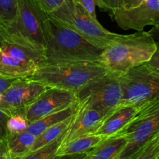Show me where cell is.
<instances>
[{"label": "cell", "instance_id": "cell-1", "mask_svg": "<svg viewBox=\"0 0 159 159\" xmlns=\"http://www.w3.org/2000/svg\"><path fill=\"white\" fill-rule=\"evenodd\" d=\"M45 40L43 65L75 61H97L102 49L47 14L43 20Z\"/></svg>", "mask_w": 159, "mask_h": 159}, {"label": "cell", "instance_id": "cell-2", "mask_svg": "<svg viewBox=\"0 0 159 159\" xmlns=\"http://www.w3.org/2000/svg\"><path fill=\"white\" fill-rule=\"evenodd\" d=\"M156 48V40L148 31H137L129 35L119 34L101 53L98 62L109 72L118 75L146 63Z\"/></svg>", "mask_w": 159, "mask_h": 159}, {"label": "cell", "instance_id": "cell-3", "mask_svg": "<svg viewBox=\"0 0 159 159\" xmlns=\"http://www.w3.org/2000/svg\"><path fill=\"white\" fill-rule=\"evenodd\" d=\"M47 12L33 0H18L16 17L5 22L6 43L16 44L35 54L43 63V20Z\"/></svg>", "mask_w": 159, "mask_h": 159}, {"label": "cell", "instance_id": "cell-4", "mask_svg": "<svg viewBox=\"0 0 159 159\" xmlns=\"http://www.w3.org/2000/svg\"><path fill=\"white\" fill-rule=\"evenodd\" d=\"M109 71L97 61H75L41 65L27 79L50 88L77 93L95 79Z\"/></svg>", "mask_w": 159, "mask_h": 159}, {"label": "cell", "instance_id": "cell-5", "mask_svg": "<svg viewBox=\"0 0 159 159\" xmlns=\"http://www.w3.org/2000/svg\"><path fill=\"white\" fill-rule=\"evenodd\" d=\"M48 14L100 49L103 50L119 35L104 28L78 0H65L57 9Z\"/></svg>", "mask_w": 159, "mask_h": 159}, {"label": "cell", "instance_id": "cell-6", "mask_svg": "<svg viewBox=\"0 0 159 159\" xmlns=\"http://www.w3.org/2000/svg\"><path fill=\"white\" fill-rule=\"evenodd\" d=\"M123 97L120 106L142 107L159 99V72L147 63L120 75Z\"/></svg>", "mask_w": 159, "mask_h": 159}, {"label": "cell", "instance_id": "cell-7", "mask_svg": "<svg viewBox=\"0 0 159 159\" xmlns=\"http://www.w3.org/2000/svg\"><path fill=\"white\" fill-rule=\"evenodd\" d=\"M121 134L127 136V143L117 159H134L159 134V99L141 107Z\"/></svg>", "mask_w": 159, "mask_h": 159}, {"label": "cell", "instance_id": "cell-8", "mask_svg": "<svg viewBox=\"0 0 159 159\" xmlns=\"http://www.w3.org/2000/svg\"><path fill=\"white\" fill-rule=\"evenodd\" d=\"M78 102L108 116L120 105L123 97L120 75L108 72L76 93Z\"/></svg>", "mask_w": 159, "mask_h": 159}, {"label": "cell", "instance_id": "cell-9", "mask_svg": "<svg viewBox=\"0 0 159 159\" xmlns=\"http://www.w3.org/2000/svg\"><path fill=\"white\" fill-rule=\"evenodd\" d=\"M42 61L35 54L13 43L0 48V76L7 79H27Z\"/></svg>", "mask_w": 159, "mask_h": 159}, {"label": "cell", "instance_id": "cell-10", "mask_svg": "<svg viewBox=\"0 0 159 159\" xmlns=\"http://www.w3.org/2000/svg\"><path fill=\"white\" fill-rule=\"evenodd\" d=\"M50 87L30 79H16L2 93L0 110L7 116L24 115L25 110Z\"/></svg>", "mask_w": 159, "mask_h": 159}, {"label": "cell", "instance_id": "cell-11", "mask_svg": "<svg viewBox=\"0 0 159 159\" xmlns=\"http://www.w3.org/2000/svg\"><path fill=\"white\" fill-rule=\"evenodd\" d=\"M78 102L76 93L57 88H49L26 109L25 117L32 123L42 117L71 107Z\"/></svg>", "mask_w": 159, "mask_h": 159}, {"label": "cell", "instance_id": "cell-12", "mask_svg": "<svg viewBox=\"0 0 159 159\" xmlns=\"http://www.w3.org/2000/svg\"><path fill=\"white\" fill-rule=\"evenodd\" d=\"M114 20L123 30H144L148 26H155L159 22V0H144L130 9L112 11Z\"/></svg>", "mask_w": 159, "mask_h": 159}, {"label": "cell", "instance_id": "cell-13", "mask_svg": "<svg viewBox=\"0 0 159 159\" xmlns=\"http://www.w3.org/2000/svg\"><path fill=\"white\" fill-rule=\"evenodd\" d=\"M107 116V115L100 110L78 102L77 109L71 116V122L62 135L60 145L79 137L94 134Z\"/></svg>", "mask_w": 159, "mask_h": 159}, {"label": "cell", "instance_id": "cell-14", "mask_svg": "<svg viewBox=\"0 0 159 159\" xmlns=\"http://www.w3.org/2000/svg\"><path fill=\"white\" fill-rule=\"evenodd\" d=\"M141 109V107L137 106H120L103 120L94 134L105 139L121 134Z\"/></svg>", "mask_w": 159, "mask_h": 159}, {"label": "cell", "instance_id": "cell-15", "mask_svg": "<svg viewBox=\"0 0 159 159\" xmlns=\"http://www.w3.org/2000/svg\"><path fill=\"white\" fill-rule=\"evenodd\" d=\"M127 143L124 134L106 138L89 152L88 159H117Z\"/></svg>", "mask_w": 159, "mask_h": 159}, {"label": "cell", "instance_id": "cell-16", "mask_svg": "<svg viewBox=\"0 0 159 159\" xmlns=\"http://www.w3.org/2000/svg\"><path fill=\"white\" fill-rule=\"evenodd\" d=\"M35 140L36 137L27 130L8 134L6 140L8 156L13 158L24 157L30 152Z\"/></svg>", "mask_w": 159, "mask_h": 159}, {"label": "cell", "instance_id": "cell-17", "mask_svg": "<svg viewBox=\"0 0 159 159\" xmlns=\"http://www.w3.org/2000/svg\"><path fill=\"white\" fill-rule=\"evenodd\" d=\"M105 138L99 135L92 134L79 137L65 144L60 145L56 155L58 156L67 155H79L90 152Z\"/></svg>", "mask_w": 159, "mask_h": 159}, {"label": "cell", "instance_id": "cell-18", "mask_svg": "<svg viewBox=\"0 0 159 159\" xmlns=\"http://www.w3.org/2000/svg\"><path fill=\"white\" fill-rule=\"evenodd\" d=\"M77 107L78 102L75 105L71 106V107L61 110V111L56 112L52 114L48 115L44 117L40 118L37 120L34 121V122L30 123L26 130L37 138V136L41 134L44 130H46L49 127L71 117L73 113L75 112Z\"/></svg>", "mask_w": 159, "mask_h": 159}, {"label": "cell", "instance_id": "cell-19", "mask_svg": "<svg viewBox=\"0 0 159 159\" xmlns=\"http://www.w3.org/2000/svg\"><path fill=\"white\" fill-rule=\"evenodd\" d=\"M71 116L68 119L62 121V122L58 123V124L49 127L46 130H44L41 134L37 136L36 138L35 142H34V146H33L30 152L37 150V149L53 142L55 140L58 139L61 135H63L66 129L68 128V125L71 122Z\"/></svg>", "mask_w": 159, "mask_h": 159}, {"label": "cell", "instance_id": "cell-20", "mask_svg": "<svg viewBox=\"0 0 159 159\" xmlns=\"http://www.w3.org/2000/svg\"><path fill=\"white\" fill-rule=\"evenodd\" d=\"M61 139L62 135L58 139L37 150L30 152L29 154L20 159H58L59 156L56 155V153L61 142Z\"/></svg>", "mask_w": 159, "mask_h": 159}, {"label": "cell", "instance_id": "cell-21", "mask_svg": "<svg viewBox=\"0 0 159 159\" xmlns=\"http://www.w3.org/2000/svg\"><path fill=\"white\" fill-rule=\"evenodd\" d=\"M29 122L23 114H14L9 116L6 122V130L8 134H17L26 130Z\"/></svg>", "mask_w": 159, "mask_h": 159}, {"label": "cell", "instance_id": "cell-22", "mask_svg": "<svg viewBox=\"0 0 159 159\" xmlns=\"http://www.w3.org/2000/svg\"><path fill=\"white\" fill-rule=\"evenodd\" d=\"M134 159H159V134L146 144Z\"/></svg>", "mask_w": 159, "mask_h": 159}, {"label": "cell", "instance_id": "cell-23", "mask_svg": "<svg viewBox=\"0 0 159 159\" xmlns=\"http://www.w3.org/2000/svg\"><path fill=\"white\" fill-rule=\"evenodd\" d=\"M18 0H0V16L5 22L13 20L16 15Z\"/></svg>", "mask_w": 159, "mask_h": 159}, {"label": "cell", "instance_id": "cell-24", "mask_svg": "<svg viewBox=\"0 0 159 159\" xmlns=\"http://www.w3.org/2000/svg\"><path fill=\"white\" fill-rule=\"evenodd\" d=\"M47 13H51L59 7L65 0H33Z\"/></svg>", "mask_w": 159, "mask_h": 159}, {"label": "cell", "instance_id": "cell-25", "mask_svg": "<svg viewBox=\"0 0 159 159\" xmlns=\"http://www.w3.org/2000/svg\"><path fill=\"white\" fill-rule=\"evenodd\" d=\"M98 6L101 9L113 11L123 7L122 0H98Z\"/></svg>", "mask_w": 159, "mask_h": 159}, {"label": "cell", "instance_id": "cell-26", "mask_svg": "<svg viewBox=\"0 0 159 159\" xmlns=\"http://www.w3.org/2000/svg\"><path fill=\"white\" fill-rule=\"evenodd\" d=\"M81 6L88 12V13L97 20L96 12V6H98V0H78Z\"/></svg>", "mask_w": 159, "mask_h": 159}, {"label": "cell", "instance_id": "cell-27", "mask_svg": "<svg viewBox=\"0 0 159 159\" xmlns=\"http://www.w3.org/2000/svg\"><path fill=\"white\" fill-rule=\"evenodd\" d=\"M9 118V116L6 114L4 112L0 110V142L6 141L7 138V130H6V122Z\"/></svg>", "mask_w": 159, "mask_h": 159}, {"label": "cell", "instance_id": "cell-28", "mask_svg": "<svg viewBox=\"0 0 159 159\" xmlns=\"http://www.w3.org/2000/svg\"><path fill=\"white\" fill-rule=\"evenodd\" d=\"M152 68L159 72V40H156V48L150 60L146 62Z\"/></svg>", "mask_w": 159, "mask_h": 159}, {"label": "cell", "instance_id": "cell-29", "mask_svg": "<svg viewBox=\"0 0 159 159\" xmlns=\"http://www.w3.org/2000/svg\"><path fill=\"white\" fill-rule=\"evenodd\" d=\"M6 43V26H5V20L0 16V48Z\"/></svg>", "mask_w": 159, "mask_h": 159}, {"label": "cell", "instance_id": "cell-30", "mask_svg": "<svg viewBox=\"0 0 159 159\" xmlns=\"http://www.w3.org/2000/svg\"><path fill=\"white\" fill-rule=\"evenodd\" d=\"M123 1V7L124 9H130L135 6H138L141 4L144 0H122Z\"/></svg>", "mask_w": 159, "mask_h": 159}, {"label": "cell", "instance_id": "cell-31", "mask_svg": "<svg viewBox=\"0 0 159 159\" xmlns=\"http://www.w3.org/2000/svg\"><path fill=\"white\" fill-rule=\"evenodd\" d=\"M14 80L16 79H7L0 76V92L3 93L5 90L7 89Z\"/></svg>", "mask_w": 159, "mask_h": 159}, {"label": "cell", "instance_id": "cell-32", "mask_svg": "<svg viewBox=\"0 0 159 159\" xmlns=\"http://www.w3.org/2000/svg\"><path fill=\"white\" fill-rule=\"evenodd\" d=\"M89 152L84 154H79V155H61V156L58 157V159H88Z\"/></svg>", "mask_w": 159, "mask_h": 159}, {"label": "cell", "instance_id": "cell-33", "mask_svg": "<svg viewBox=\"0 0 159 159\" xmlns=\"http://www.w3.org/2000/svg\"><path fill=\"white\" fill-rule=\"evenodd\" d=\"M8 152L6 141L0 142V159H7Z\"/></svg>", "mask_w": 159, "mask_h": 159}, {"label": "cell", "instance_id": "cell-34", "mask_svg": "<svg viewBox=\"0 0 159 159\" xmlns=\"http://www.w3.org/2000/svg\"><path fill=\"white\" fill-rule=\"evenodd\" d=\"M151 35L153 37L155 40H159V22L152 26V29L148 31Z\"/></svg>", "mask_w": 159, "mask_h": 159}, {"label": "cell", "instance_id": "cell-35", "mask_svg": "<svg viewBox=\"0 0 159 159\" xmlns=\"http://www.w3.org/2000/svg\"><path fill=\"white\" fill-rule=\"evenodd\" d=\"M2 92H0V101H1V99H2Z\"/></svg>", "mask_w": 159, "mask_h": 159}, {"label": "cell", "instance_id": "cell-36", "mask_svg": "<svg viewBox=\"0 0 159 159\" xmlns=\"http://www.w3.org/2000/svg\"><path fill=\"white\" fill-rule=\"evenodd\" d=\"M7 159H20V158H10V157H9V156H8Z\"/></svg>", "mask_w": 159, "mask_h": 159}]
</instances>
